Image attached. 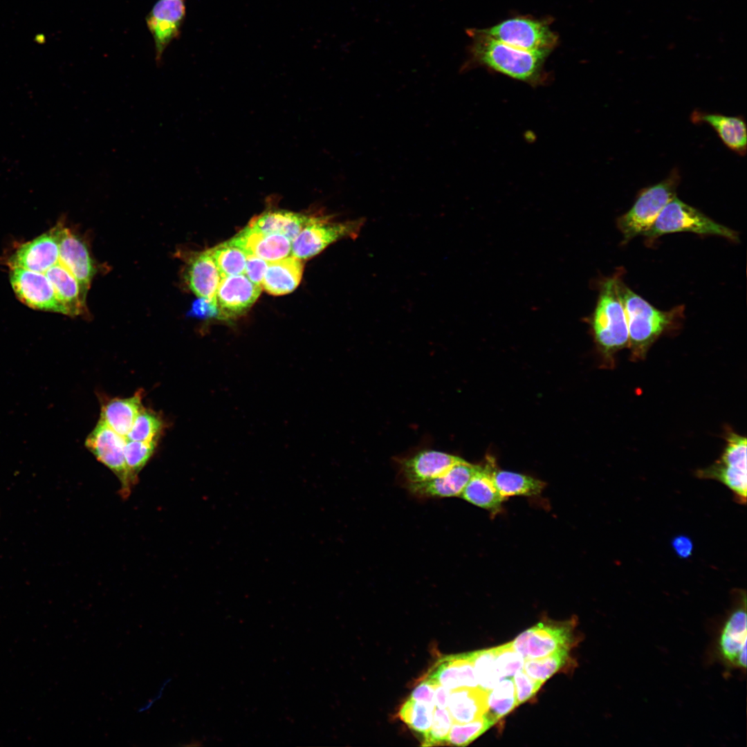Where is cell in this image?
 <instances>
[{"mask_svg": "<svg viewBox=\"0 0 747 747\" xmlns=\"http://www.w3.org/2000/svg\"><path fill=\"white\" fill-rule=\"evenodd\" d=\"M616 286L623 306L633 359H643L658 338L683 316V307L663 311L656 308L616 275Z\"/></svg>", "mask_w": 747, "mask_h": 747, "instance_id": "cell-1", "label": "cell"}, {"mask_svg": "<svg viewBox=\"0 0 747 747\" xmlns=\"http://www.w3.org/2000/svg\"><path fill=\"white\" fill-rule=\"evenodd\" d=\"M467 34L472 38V42L468 49L469 59L463 66L464 68L477 64L514 79L531 82L538 78L548 55L511 46L486 35L480 29H468Z\"/></svg>", "mask_w": 747, "mask_h": 747, "instance_id": "cell-2", "label": "cell"}, {"mask_svg": "<svg viewBox=\"0 0 747 747\" xmlns=\"http://www.w3.org/2000/svg\"><path fill=\"white\" fill-rule=\"evenodd\" d=\"M593 336L605 360L629 347L626 316L616 286V275L600 282L594 311L590 319Z\"/></svg>", "mask_w": 747, "mask_h": 747, "instance_id": "cell-3", "label": "cell"}, {"mask_svg": "<svg viewBox=\"0 0 747 747\" xmlns=\"http://www.w3.org/2000/svg\"><path fill=\"white\" fill-rule=\"evenodd\" d=\"M680 181L679 172L674 168L662 181L640 191L632 207L617 220L624 242L643 235L663 208L676 196Z\"/></svg>", "mask_w": 747, "mask_h": 747, "instance_id": "cell-4", "label": "cell"}, {"mask_svg": "<svg viewBox=\"0 0 747 747\" xmlns=\"http://www.w3.org/2000/svg\"><path fill=\"white\" fill-rule=\"evenodd\" d=\"M678 232L720 236L734 242L739 239L736 231L714 221L675 196L663 208L643 235L649 239H654L665 234Z\"/></svg>", "mask_w": 747, "mask_h": 747, "instance_id": "cell-5", "label": "cell"}, {"mask_svg": "<svg viewBox=\"0 0 747 747\" xmlns=\"http://www.w3.org/2000/svg\"><path fill=\"white\" fill-rule=\"evenodd\" d=\"M329 215H314L291 244L292 256L301 260L311 258L333 243L344 238H356L365 223L362 219L333 221Z\"/></svg>", "mask_w": 747, "mask_h": 747, "instance_id": "cell-6", "label": "cell"}, {"mask_svg": "<svg viewBox=\"0 0 747 747\" xmlns=\"http://www.w3.org/2000/svg\"><path fill=\"white\" fill-rule=\"evenodd\" d=\"M746 445L745 436L728 432L720 458L712 465L697 472L699 477L713 479L724 484L741 504L746 503L747 497Z\"/></svg>", "mask_w": 747, "mask_h": 747, "instance_id": "cell-7", "label": "cell"}, {"mask_svg": "<svg viewBox=\"0 0 747 747\" xmlns=\"http://www.w3.org/2000/svg\"><path fill=\"white\" fill-rule=\"evenodd\" d=\"M480 30L506 44L532 52L549 53L557 42L547 23L528 17L510 18Z\"/></svg>", "mask_w": 747, "mask_h": 747, "instance_id": "cell-8", "label": "cell"}, {"mask_svg": "<svg viewBox=\"0 0 747 747\" xmlns=\"http://www.w3.org/2000/svg\"><path fill=\"white\" fill-rule=\"evenodd\" d=\"M127 439L99 420L85 441L86 448L100 463L118 477L122 498H127L134 486L125 461L124 448Z\"/></svg>", "mask_w": 747, "mask_h": 747, "instance_id": "cell-9", "label": "cell"}, {"mask_svg": "<svg viewBox=\"0 0 747 747\" xmlns=\"http://www.w3.org/2000/svg\"><path fill=\"white\" fill-rule=\"evenodd\" d=\"M574 625L573 620L540 622L518 635L513 647L524 660L546 656L571 647Z\"/></svg>", "mask_w": 747, "mask_h": 747, "instance_id": "cell-10", "label": "cell"}, {"mask_svg": "<svg viewBox=\"0 0 747 747\" xmlns=\"http://www.w3.org/2000/svg\"><path fill=\"white\" fill-rule=\"evenodd\" d=\"M10 280L17 297L28 306L68 315L44 273L21 268L10 269Z\"/></svg>", "mask_w": 747, "mask_h": 747, "instance_id": "cell-11", "label": "cell"}, {"mask_svg": "<svg viewBox=\"0 0 747 747\" xmlns=\"http://www.w3.org/2000/svg\"><path fill=\"white\" fill-rule=\"evenodd\" d=\"M737 604L728 616L720 631L718 651L721 658L730 667L746 668V596L737 592Z\"/></svg>", "mask_w": 747, "mask_h": 747, "instance_id": "cell-12", "label": "cell"}, {"mask_svg": "<svg viewBox=\"0 0 747 747\" xmlns=\"http://www.w3.org/2000/svg\"><path fill=\"white\" fill-rule=\"evenodd\" d=\"M185 14L184 0H158L147 15L146 24L154 42L157 66L161 65L165 50L181 34Z\"/></svg>", "mask_w": 747, "mask_h": 747, "instance_id": "cell-13", "label": "cell"}, {"mask_svg": "<svg viewBox=\"0 0 747 747\" xmlns=\"http://www.w3.org/2000/svg\"><path fill=\"white\" fill-rule=\"evenodd\" d=\"M261 288L244 274L221 278L216 293L217 319L230 320L243 315L258 299Z\"/></svg>", "mask_w": 747, "mask_h": 747, "instance_id": "cell-14", "label": "cell"}, {"mask_svg": "<svg viewBox=\"0 0 747 747\" xmlns=\"http://www.w3.org/2000/svg\"><path fill=\"white\" fill-rule=\"evenodd\" d=\"M62 223L21 245L8 259L10 268H21L44 273L59 260Z\"/></svg>", "mask_w": 747, "mask_h": 747, "instance_id": "cell-15", "label": "cell"}, {"mask_svg": "<svg viewBox=\"0 0 747 747\" xmlns=\"http://www.w3.org/2000/svg\"><path fill=\"white\" fill-rule=\"evenodd\" d=\"M58 262L77 280L86 299L95 268L86 243L63 225L59 235Z\"/></svg>", "mask_w": 747, "mask_h": 747, "instance_id": "cell-16", "label": "cell"}, {"mask_svg": "<svg viewBox=\"0 0 747 747\" xmlns=\"http://www.w3.org/2000/svg\"><path fill=\"white\" fill-rule=\"evenodd\" d=\"M479 465L461 459L441 475L424 482L407 484L411 493L419 497H459Z\"/></svg>", "mask_w": 747, "mask_h": 747, "instance_id": "cell-17", "label": "cell"}, {"mask_svg": "<svg viewBox=\"0 0 747 747\" xmlns=\"http://www.w3.org/2000/svg\"><path fill=\"white\" fill-rule=\"evenodd\" d=\"M424 678L450 691L460 688L478 687L470 652L441 657L428 670Z\"/></svg>", "mask_w": 747, "mask_h": 747, "instance_id": "cell-18", "label": "cell"}, {"mask_svg": "<svg viewBox=\"0 0 747 747\" xmlns=\"http://www.w3.org/2000/svg\"><path fill=\"white\" fill-rule=\"evenodd\" d=\"M246 255H252L268 262L288 257L292 242L279 234L264 233L247 225L229 240Z\"/></svg>", "mask_w": 747, "mask_h": 747, "instance_id": "cell-19", "label": "cell"}, {"mask_svg": "<svg viewBox=\"0 0 747 747\" xmlns=\"http://www.w3.org/2000/svg\"><path fill=\"white\" fill-rule=\"evenodd\" d=\"M496 468L495 459L488 456L483 465H478L460 495L469 503L487 510L494 515L501 510L504 500L493 481Z\"/></svg>", "mask_w": 747, "mask_h": 747, "instance_id": "cell-20", "label": "cell"}, {"mask_svg": "<svg viewBox=\"0 0 747 747\" xmlns=\"http://www.w3.org/2000/svg\"><path fill=\"white\" fill-rule=\"evenodd\" d=\"M185 279L190 289L199 298L216 306V293L221 277L209 249L190 257Z\"/></svg>", "mask_w": 747, "mask_h": 747, "instance_id": "cell-21", "label": "cell"}, {"mask_svg": "<svg viewBox=\"0 0 747 747\" xmlns=\"http://www.w3.org/2000/svg\"><path fill=\"white\" fill-rule=\"evenodd\" d=\"M461 459L440 451L424 450L403 459L400 472L407 484L424 482L441 475Z\"/></svg>", "mask_w": 747, "mask_h": 747, "instance_id": "cell-22", "label": "cell"}, {"mask_svg": "<svg viewBox=\"0 0 747 747\" xmlns=\"http://www.w3.org/2000/svg\"><path fill=\"white\" fill-rule=\"evenodd\" d=\"M691 121L696 124H708L728 149L739 156L746 154L747 131L742 116H728L696 110L691 114Z\"/></svg>", "mask_w": 747, "mask_h": 747, "instance_id": "cell-23", "label": "cell"}, {"mask_svg": "<svg viewBox=\"0 0 747 747\" xmlns=\"http://www.w3.org/2000/svg\"><path fill=\"white\" fill-rule=\"evenodd\" d=\"M303 270L302 261L292 255L268 262L261 287L273 295L290 293L299 285Z\"/></svg>", "mask_w": 747, "mask_h": 747, "instance_id": "cell-24", "label": "cell"}, {"mask_svg": "<svg viewBox=\"0 0 747 747\" xmlns=\"http://www.w3.org/2000/svg\"><path fill=\"white\" fill-rule=\"evenodd\" d=\"M313 216L270 210L253 217L248 225L261 232L282 234L292 242Z\"/></svg>", "mask_w": 747, "mask_h": 747, "instance_id": "cell-25", "label": "cell"}, {"mask_svg": "<svg viewBox=\"0 0 747 747\" xmlns=\"http://www.w3.org/2000/svg\"><path fill=\"white\" fill-rule=\"evenodd\" d=\"M488 691L478 687L450 691L447 709L453 723H464L482 717L488 708Z\"/></svg>", "mask_w": 747, "mask_h": 747, "instance_id": "cell-26", "label": "cell"}, {"mask_svg": "<svg viewBox=\"0 0 747 747\" xmlns=\"http://www.w3.org/2000/svg\"><path fill=\"white\" fill-rule=\"evenodd\" d=\"M142 398L140 391L129 398H112L102 405L100 419L126 438L137 415L143 407Z\"/></svg>", "mask_w": 747, "mask_h": 747, "instance_id": "cell-27", "label": "cell"}, {"mask_svg": "<svg viewBox=\"0 0 747 747\" xmlns=\"http://www.w3.org/2000/svg\"><path fill=\"white\" fill-rule=\"evenodd\" d=\"M44 274L52 284L59 300L67 309L68 315L82 314L86 299L83 297L79 282L72 274L59 262Z\"/></svg>", "mask_w": 747, "mask_h": 747, "instance_id": "cell-28", "label": "cell"}, {"mask_svg": "<svg viewBox=\"0 0 747 747\" xmlns=\"http://www.w3.org/2000/svg\"><path fill=\"white\" fill-rule=\"evenodd\" d=\"M494 483L504 499L511 496H534L540 494L546 483L534 477L517 472L495 468Z\"/></svg>", "mask_w": 747, "mask_h": 747, "instance_id": "cell-29", "label": "cell"}, {"mask_svg": "<svg viewBox=\"0 0 747 747\" xmlns=\"http://www.w3.org/2000/svg\"><path fill=\"white\" fill-rule=\"evenodd\" d=\"M487 702L484 715L494 724L515 708L517 706L513 677L501 679L488 691Z\"/></svg>", "mask_w": 747, "mask_h": 747, "instance_id": "cell-30", "label": "cell"}, {"mask_svg": "<svg viewBox=\"0 0 747 747\" xmlns=\"http://www.w3.org/2000/svg\"><path fill=\"white\" fill-rule=\"evenodd\" d=\"M221 278L243 274L246 253L229 240L209 249Z\"/></svg>", "mask_w": 747, "mask_h": 747, "instance_id": "cell-31", "label": "cell"}, {"mask_svg": "<svg viewBox=\"0 0 747 747\" xmlns=\"http://www.w3.org/2000/svg\"><path fill=\"white\" fill-rule=\"evenodd\" d=\"M435 705L408 698L400 706L399 718L413 731L424 736L430 730Z\"/></svg>", "mask_w": 747, "mask_h": 747, "instance_id": "cell-32", "label": "cell"}, {"mask_svg": "<svg viewBox=\"0 0 747 747\" xmlns=\"http://www.w3.org/2000/svg\"><path fill=\"white\" fill-rule=\"evenodd\" d=\"M569 648H561L541 658L526 659L523 670L542 683L562 668L569 659Z\"/></svg>", "mask_w": 747, "mask_h": 747, "instance_id": "cell-33", "label": "cell"}, {"mask_svg": "<svg viewBox=\"0 0 747 747\" xmlns=\"http://www.w3.org/2000/svg\"><path fill=\"white\" fill-rule=\"evenodd\" d=\"M164 423L159 415L144 407L137 415L126 439L147 443H158Z\"/></svg>", "mask_w": 747, "mask_h": 747, "instance_id": "cell-34", "label": "cell"}, {"mask_svg": "<svg viewBox=\"0 0 747 747\" xmlns=\"http://www.w3.org/2000/svg\"><path fill=\"white\" fill-rule=\"evenodd\" d=\"M478 686L490 691L501 680L493 647L470 652Z\"/></svg>", "mask_w": 747, "mask_h": 747, "instance_id": "cell-35", "label": "cell"}, {"mask_svg": "<svg viewBox=\"0 0 747 747\" xmlns=\"http://www.w3.org/2000/svg\"><path fill=\"white\" fill-rule=\"evenodd\" d=\"M493 725L494 723L484 714L470 722L453 723L446 739L445 745L468 746Z\"/></svg>", "mask_w": 747, "mask_h": 747, "instance_id": "cell-36", "label": "cell"}, {"mask_svg": "<svg viewBox=\"0 0 747 747\" xmlns=\"http://www.w3.org/2000/svg\"><path fill=\"white\" fill-rule=\"evenodd\" d=\"M157 443L127 439L124 454L127 468L132 482L135 485L138 476L152 456Z\"/></svg>", "mask_w": 747, "mask_h": 747, "instance_id": "cell-37", "label": "cell"}, {"mask_svg": "<svg viewBox=\"0 0 747 747\" xmlns=\"http://www.w3.org/2000/svg\"><path fill=\"white\" fill-rule=\"evenodd\" d=\"M500 679L513 677L523 670L524 659L513 647L512 641L493 647Z\"/></svg>", "mask_w": 747, "mask_h": 747, "instance_id": "cell-38", "label": "cell"}, {"mask_svg": "<svg viewBox=\"0 0 747 747\" xmlns=\"http://www.w3.org/2000/svg\"><path fill=\"white\" fill-rule=\"evenodd\" d=\"M452 723V719L447 708L435 707L431 727L429 731L423 736L422 746L445 745Z\"/></svg>", "mask_w": 747, "mask_h": 747, "instance_id": "cell-39", "label": "cell"}, {"mask_svg": "<svg viewBox=\"0 0 747 747\" xmlns=\"http://www.w3.org/2000/svg\"><path fill=\"white\" fill-rule=\"evenodd\" d=\"M513 679L517 706L535 696L543 684L531 678L523 670L517 672Z\"/></svg>", "mask_w": 747, "mask_h": 747, "instance_id": "cell-40", "label": "cell"}, {"mask_svg": "<svg viewBox=\"0 0 747 747\" xmlns=\"http://www.w3.org/2000/svg\"><path fill=\"white\" fill-rule=\"evenodd\" d=\"M268 261L252 255H247L244 275L252 283L261 286Z\"/></svg>", "mask_w": 747, "mask_h": 747, "instance_id": "cell-41", "label": "cell"}, {"mask_svg": "<svg viewBox=\"0 0 747 747\" xmlns=\"http://www.w3.org/2000/svg\"><path fill=\"white\" fill-rule=\"evenodd\" d=\"M437 684L433 681L424 678L412 690L409 698L435 705V689Z\"/></svg>", "mask_w": 747, "mask_h": 747, "instance_id": "cell-42", "label": "cell"}, {"mask_svg": "<svg viewBox=\"0 0 747 747\" xmlns=\"http://www.w3.org/2000/svg\"><path fill=\"white\" fill-rule=\"evenodd\" d=\"M672 546L675 553L681 558L689 557L693 551V543L690 538L685 535L675 537L672 541Z\"/></svg>", "mask_w": 747, "mask_h": 747, "instance_id": "cell-43", "label": "cell"}, {"mask_svg": "<svg viewBox=\"0 0 747 747\" xmlns=\"http://www.w3.org/2000/svg\"><path fill=\"white\" fill-rule=\"evenodd\" d=\"M450 693V690L437 684L434 696L435 707L447 708Z\"/></svg>", "mask_w": 747, "mask_h": 747, "instance_id": "cell-44", "label": "cell"}]
</instances>
